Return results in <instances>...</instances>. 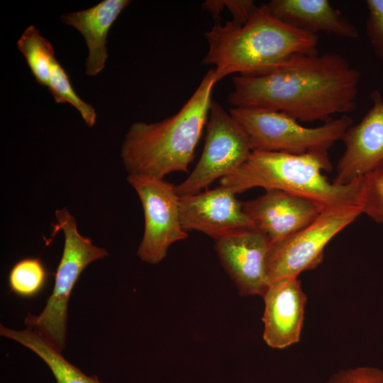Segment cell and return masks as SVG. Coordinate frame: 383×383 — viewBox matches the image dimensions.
Listing matches in <instances>:
<instances>
[{"label": "cell", "instance_id": "cell-1", "mask_svg": "<svg viewBox=\"0 0 383 383\" xmlns=\"http://www.w3.org/2000/svg\"><path fill=\"white\" fill-rule=\"evenodd\" d=\"M360 72L336 52L296 54L264 73L233 79V108L282 112L297 121L324 123L357 107Z\"/></svg>", "mask_w": 383, "mask_h": 383}, {"label": "cell", "instance_id": "cell-2", "mask_svg": "<svg viewBox=\"0 0 383 383\" xmlns=\"http://www.w3.org/2000/svg\"><path fill=\"white\" fill-rule=\"evenodd\" d=\"M209 50L202 60L215 66L216 82L226 76L255 75L296 54L318 53L317 35L296 29L273 16L265 4L257 6L248 21L217 23L205 33Z\"/></svg>", "mask_w": 383, "mask_h": 383}, {"label": "cell", "instance_id": "cell-3", "mask_svg": "<svg viewBox=\"0 0 383 383\" xmlns=\"http://www.w3.org/2000/svg\"><path fill=\"white\" fill-rule=\"evenodd\" d=\"M216 83L211 69L177 113L162 121L130 126L121 150L128 174L164 179L171 172H188L208 121Z\"/></svg>", "mask_w": 383, "mask_h": 383}, {"label": "cell", "instance_id": "cell-4", "mask_svg": "<svg viewBox=\"0 0 383 383\" xmlns=\"http://www.w3.org/2000/svg\"><path fill=\"white\" fill-rule=\"evenodd\" d=\"M322 170H332L328 152L296 155L252 151L246 162L219 182L236 194L253 187L282 190L313 201L323 209L357 204L362 177L346 185H336Z\"/></svg>", "mask_w": 383, "mask_h": 383}, {"label": "cell", "instance_id": "cell-5", "mask_svg": "<svg viewBox=\"0 0 383 383\" xmlns=\"http://www.w3.org/2000/svg\"><path fill=\"white\" fill-rule=\"evenodd\" d=\"M55 216L54 228L63 232L65 242L55 274L53 290L42 312L37 316L28 313L25 324L43 335L61 352L65 347L67 305L72 289L91 262L104 258L109 253L79 233L77 220L66 207L57 209Z\"/></svg>", "mask_w": 383, "mask_h": 383}, {"label": "cell", "instance_id": "cell-6", "mask_svg": "<svg viewBox=\"0 0 383 383\" xmlns=\"http://www.w3.org/2000/svg\"><path fill=\"white\" fill-rule=\"evenodd\" d=\"M230 113L245 131L252 151L296 155L328 152L353 123L352 117L344 114L320 126L308 128L279 111L233 108Z\"/></svg>", "mask_w": 383, "mask_h": 383}, {"label": "cell", "instance_id": "cell-7", "mask_svg": "<svg viewBox=\"0 0 383 383\" xmlns=\"http://www.w3.org/2000/svg\"><path fill=\"white\" fill-rule=\"evenodd\" d=\"M362 213L357 204L326 208L304 228L271 243L266 260L270 284L282 278L298 277L302 272L316 268L330 240Z\"/></svg>", "mask_w": 383, "mask_h": 383}, {"label": "cell", "instance_id": "cell-8", "mask_svg": "<svg viewBox=\"0 0 383 383\" xmlns=\"http://www.w3.org/2000/svg\"><path fill=\"white\" fill-rule=\"evenodd\" d=\"M252 152L240 123L217 102H211L202 154L189 177L175 185L179 196L202 192L231 173Z\"/></svg>", "mask_w": 383, "mask_h": 383}, {"label": "cell", "instance_id": "cell-9", "mask_svg": "<svg viewBox=\"0 0 383 383\" xmlns=\"http://www.w3.org/2000/svg\"><path fill=\"white\" fill-rule=\"evenodd\" d=\"M127 181L137 192L144 213V233L138 255L144 262L157 264L172 244L188 236L181 223L179 196L175 185L164 179L128 174Z\"/></svg>", "mask_w": 383, "mask_h": 383}, {"label": "cell", "instance_id": "cell-10", "mask_svg": "<svg viewBox=\"0 0 383 383\" xmlns=\"http://www.w3.org/2000/svg\"><path fill=\"white\" fill-rule=\"evenodd\" d=\"M269 237L255 227L242 229L215 240L220 262L242 296H263L270 282L266 260Z\"/></svg>", "mask_w": 383, "mask_h": 383}, {"label": "cell", "instance_id": "cell-11", "mask_svg": "<svg viewBox=\"0 0 383 383\" xmlns=\"http://www.w3.org/2000/svg\"><path fill=\"white\" fill-rule=\"evenodd\" d=\"M372 106L355 125L343 133L345 150L336 166L332 182L346 185L383 168V98L378 90L370 94Z\"/></svg>", "mask_w": 383, "mask_h": 383}, {"label": "cell", "instance_id": "cell-12", "mask_svg": "<svg viewBox=\"0 0 383 383\" xmlns=\"http://www.w3.org/2000/svg\"><path fill=\"white\" fill-rule=\"evenodd\" d=\"M227 187L206 189L179 196L183 228L205 233L214 240L242 229L255 227L243 209V202Z\"/></svg>", "mask_w": 383, "mask_h": 383}, {"label": "cell", "instance_id": "cell-13", "mask_svg": "<svg viewBox=\"0 0 383 383\" xmlns=\"http://www.w3.org/2000/svg\"><path fill=\"white\" fill-rule=\"evenodd\" d=\"M243 209L255 227L274 243L308 226L324 209L308 199L268 189L257 198L243 202Z\"/></svg>", "mask_w": 383, "mask_h": 383}, {"label": "cell", "instance_id": "cell-14", "mask_svg": "<svg viewBox=\"0 0 383 383\" xmlns=\"http://www.w3.org/2000/svg\"><path fill=\"white\" fill-rule=\"evenodd\" d=\"M263 338L272 348L298 343L304 323L306 296L298 277L272 282L265 294Z\"/></svg>", "mask_w": 383, "mask_h": 383}, {"label": "cell", "instance_id": "cell-15", "mask_svg": "<svg viewBox=\"0 0 383 383\" xmlns=\"http://www.w3.org/2000/svg\"><path fill=\"white\" fill-rule=\"evenodd\" d=\"M265 5L276 18L303 32H324L348 39L359 37L355 25L328 0H272Z\"/></svg>", "mask_w": 383, "mask_h": 383}, {"label": "cell", "instance_id": "cell-16", "mask_svg": "<svg viewBox=\"0 0 383 383\" xmlns=\"http://www.w3.org/2000/svg\"><path fill=\"white\" fill-rule=\"evenodd\" d=\"M130 2L128 0H104L89 9L60 16L62 22L75 28L84 38L88 48L85 62L87 75L96 76L104 68L108 57L109 30Z\"/></svg>", "mask_w": 383, "mask_h": 383}, {"label": "cell", "instance_id": "cell-17", "mask_svg": "<svg viewBox=\"0 0 383 383\" xmlns=\"http://www.w3.org/2000/svg\"><path fill=\"white\" fill-rule=\"evenodd\" d=\"M1 336L18 342L38 355L51 370L57 383H103L96 375L88 376L62 355L50 342L35 330L16 331L0 326Z\"/></svg>", "mask_w": 383, "mask_h": 383}, {"label": "cell", "instance_id": "cell-18", "mask_svg": "<svg viewBox=\"0 0 383 383\" xmlns=\"http://www.w3.org/2000/svg\"><path fill=\"white\" fill-rule=\"evenodd\" d=\"M17 46L37 82L48 88L50 64L55 57L51 43L40 35L37 28L30 25L21 34Z\"/></svg>", "mask_w": 383, "mask_h": 383}, {"label": "cell", "instance_id": "cell-19", "mask_svg": "<svg viewBox=\"0 0 383 383\" xmlns=\"http://www.w3.org/2000/svg\"><path fill=\"white\" fill-rule=\"evenodd\" d=\"M48 279V270L38 257H26L17 262L11 269L9 284L14 294L29 299L43 291Z\"/></svg>", "mask_w": 383, "mask_h": 383}, {"label": "cell", "instance_id": "cell-20", "mask_svg": "<svg viewBox=\"0 0 383 383\" xmlns=\"http://www.w3.org/2000/svg\"><path fill=\"white\" fill-rule=\"evenodd\" d=\"M48 90L56 103H69L78 110L84 123L94 126L96 113L94 108L81 99L74 92L66 72L55 57L50 64Z\"/></svg>", "mask_w": 383, "mask_h": 383}, {"label": "cell", "instance_id": "cell-21", "mask_svg": "<svg viewBox=\"0 0 383 383\" xmlns=\"http://www.w3.org/2000/svg\"><path fill=\"white\" fill-rule=\"evenodd\" d=\"M357 204L373 221L383 224V168L362 177Z\"/></svg>", "mask_w": 383, "mask_h": 383}, {"label": "cell", "instance_id": "cell-22", "mask_svg": "<svg viewBox=\"0 0 383 383\" xmlns=\"http://www.w3.org/2000/svg\"><path fill=\"white\" fill-rule=\"evenodd\" d=\"M366 34L375 55L383 60V0H366Z\"/></svg>", "mask_w": 383, "mask_h": 383}, {"label": "cell", "instance_id": "cell-23", "mask_svg": "<svg viewBox=\"0 0 383 383\" xmlns=\"http://www.w3.org/2000/svg\"><path fill=\"white\" fill-rule=\"evenodd\" d=\"M326 383H383V370L369 366L342 370L333 374Z\"/></svg>", "mask_w": 383, "mask_h": 383}, {"label": "cell", "instance_id": "cell-24", "mask_svg": "<svg viewBox=\"0 0 383 383\" xmlns=\"http://www.w3.org/2000/svg\"><path fill=\"white\" fill-rule=\"evenodd\" d=\"M224 9L226 6L233 14V21L241 24L250 18L257 6L252 0H223Z\"/></svg>", "mask_w": 383, "mask_h": 383}, {"label": "cell", "instance_id": "cell-25", "mask_svg": "<svg viewBox=\"0 0 383 383\" xmlns=\"http://www.w3.org/2000/svg\"><path fill=\"white\" fill-rule=\"evenodd\" d=\"M203 9L210 12L214 18H218L224 9L223 0H208L202 5Z\"/></svg>", "mask_w": 383, "mask_h": 383}]
</instances>
